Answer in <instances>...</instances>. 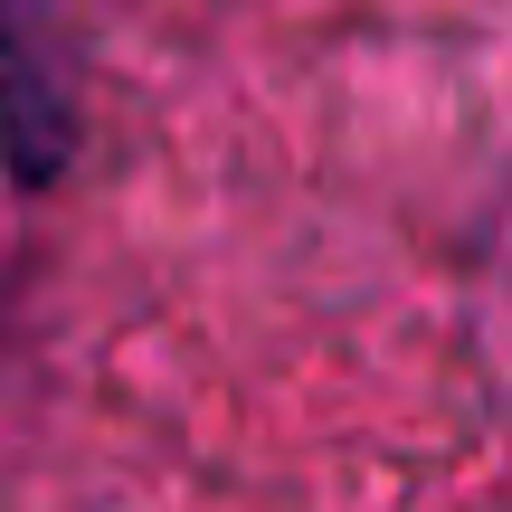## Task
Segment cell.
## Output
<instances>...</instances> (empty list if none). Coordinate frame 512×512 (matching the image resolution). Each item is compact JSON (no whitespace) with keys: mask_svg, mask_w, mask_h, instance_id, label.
I'll return each mask as SVG.
<instances>
[]
</instances>
